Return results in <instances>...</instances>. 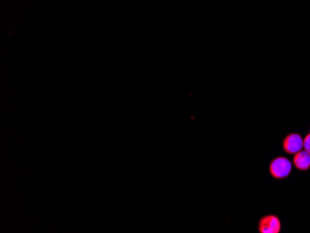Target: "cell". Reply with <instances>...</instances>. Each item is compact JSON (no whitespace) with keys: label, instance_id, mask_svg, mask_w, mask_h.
<instances>
[{"label":"cell","instance_id":"cell-5","mask_svg":"<svg viewBox=\"0 0 310 233\" xmlns=\"http://www.w3.org/2000/svg\"><path fill=\"white\" fill-rule=\"evenodd\" d=\"M303 149L306 151L307 152L310 153V133L305 136V139H304V145H303Z\"/></svg>","mask_w":310,"mask_h":233},{"label":"cell","instance_id":"cell-3","mask_svg":"<svg viewBox=\"0 0 310 233\" xmlns=\"http://www.w3.org/2000/svg\"><path fill=\"white\" fill-rule=\"evenodd\" d=\"M304 140L297 133L289 134L283 141V149L289 154H295L303 150Z\"/></svg>","mask_w":310,"mask_h":233},{"label":"cell","instance_id":"cell-2","mask_svg":"<svg viewBox=\"0 0 310 233\" xmlns=\"http://www.w3.org/2000/svg\"><path fill=\"white\" fill-rule=\"evenodd\" d=\"M282 225L279 217L273 215L265 216L259 221L258 229L261 233H279L281 231Z\"/></svg>","mask_w":310,"mask_h":233},{"label":"cell","instance_id":"cell-1","mask_svg":"<svg viewBox=\"0 0 310 233\" xmlns=\"http://www.w3.org/2000/svg\"><path fill=\"white\" fill-rule=\"evenodd\" d=\"M292 171V163L286 157L275 158L269 165V172L272 177L277 179L287 178Z\"/></svg>","mask_w":310,"mask_h":233},{"label":"cell","instance_id":"cell-4","mask_svg":"<svg viewBox=\"0 0 310 233\" xmlns=\"http://www.w3.org/2000/svg\"><path fill=\"white\" fill-rule=\"evenodd\" d=\"M294 164L299 170L305 171L310 168V153L306 151H300L294 154Z\"/></svg>","mask_w":310,"mask_h":233}]
</instances>
